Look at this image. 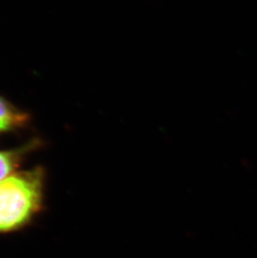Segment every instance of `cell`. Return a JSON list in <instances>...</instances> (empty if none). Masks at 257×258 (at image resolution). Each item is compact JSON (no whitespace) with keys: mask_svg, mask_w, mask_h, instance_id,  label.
Wrapping results in <instances>:
<instances>
[{"mask_svg":"<svg viewBox=\"0 0 257 258\" xmlns=\"http://www.w3.org/2000/svg\"><path fill=\"white\" fill-rule=\"evenodd\" d=\"M43 174L34 170L0 181V232L25 224L41 207Z\"/></svg>","mask_w":257,"mask_h":258,"instance_id":"1","label":"cell"},{"mask_svg":"<svg viewBox=\"0 0 257 258\" xmlns=\"http://www.w3.org/2000/svg\"><path fill=\"white\" fill-rule=\"evenodd\" d=\"M29 116L0 98V133L22 126Z\"/></svg>","mask_w":257,"mask_h":258,"instance_id":"2","label":"cell"},{"mask_svg":"<svg viewBox=\"0 0 257 258\" xmlns=\"http://www.w3.org/2000/svg\"><path fill=\"white\" fill-rule=\"evenodd\" d=\"M21 151H0V181L5 180L17 168L23 155Z\"/></svg>","mask_w":257,"mask_h":258,"instance_id":"3","label":"cell"}]
</instances>
